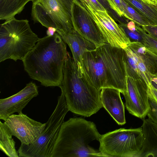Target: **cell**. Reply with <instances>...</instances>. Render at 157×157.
Returning a JSON list of instances; mask_svg holds the SVG:
<instances>
[{
    "mask_svg": "<svg viewBox=\"0 0 157 157\" xmlns=\"http://www.w3.org/2000/svg\"><path fill=\"white\" fill-rule=\"evenodd\" d=\"M127 27L128 29L132 31H136V24L133 21H131L128 22L126 24Z\"/></svg>",
    "mask_w": 157,
    "mask_h": 157,
    "instance_id": "f1b7e54d",
    "label": "cell"
},
{
    "mask_svg": "<svg viewBox=\"0 0 157 157\" xmlns=\"http://www.w3.org/2000/svg\"><path fill=\"white\" fill-rule=\"evenodd\" d=\"M82 4L91 14L106 43L123 49L130 44L131 42L123 29L116 22L107 10H96L85 2Z\"/></svg>",
    "mask_w": 157,
    "mask_h": 157,
    "instance_id": "9c48e42d",
    "label": "cell"
},
{
    "mask_svg": "<svg viewBox=\"0 0 157 157\" xmlns=\"http://www.w3.org/2000/svg\"><path fill=\"white\" fill-rule=\"evenodd\" d=\"M127 76V90L123 95L126 108L132 115L144 119L150 109L148 86L141 80Z\"/></svg>",
    "mask_w": 157,
    "mask_h": 157,
    "instance_id": "8fae6325",
    "label": "cell"
},
{
    "mask_svg": "<svg viewBox=\"0 0 157 157\" xmlns=\"http://www.w3.org/2000/svg\"><path fill=\"white\" fill-rule=\"evenodd\" d=\"M143 1L145 2H147L148 3H149V0H142Z\"/></svg>",
    "mask_w": 157,
    "mask_h": 157,
    "instance_id": "e575fe53",
    "label": "cell"
},
{
    "mask_svg": "<svg viewBox=\"0 0 157 157\" xmlns=\"http://www.w3.org/2000/svg\"><path fill=\"white\" fill-rule=\"evenodd\" d=\"M98 1L107 10L108 8L109 4L105 0H98Z\"/></svg>",
    "mask_w": 157,
    "mask_h": 157,
    "instance_id": "1f68e13d",
    "label": "cell"
},
{
    "mask_svg": "<svg viewBox=\"0 0 157 157\" xmlns=\"http://www.w3.org/2000/svg\"><path fill=\"white\" fill-rule=\"evenodd\" d=\"M46 33L47 36H52L56 32V29L53 27H50L48 28Z\"/></svg>",
    "mask_w": 157,
    "mask_h": 157,
    "instance_id": "f546056e",
    "label": "cell"
},
{
    "mask_svg": "<svg viewBox=\"0 0 157 157\" xmlns=\"http://www.w3.org/2000/svg\"><path fill=\"white\" fill-rule=\"evenodd\" d=\"M136 29L142 37V43L148 49L157 55V39L147 33L141 26L138 25L136 24Z\"/></svg>",
    "mask_w": 157,
    "mask_h": 157,
    "instance_id": "7402d4cb",
    "label": "cell"
},
{
    "mask_svg": "<svg viewBox=\"0 0 157 157\" xmlns=\"http://www.w3.org/2000/svg\"><path fill=\"white\" fill-rule=\"evenodd\" d=\"M143 139L141 127L121 128L101 135L99 151L106 157H137Z\"/></svg>",
    "mask_w": 157,
    "mask_h": 157,
    "instance_id": "ba28073f",
    "label": "cell"
},
{
    "mask_svg": "<svg viewBox=\"0 0 157 157\" xmlns=\"http://www.w3.org/2000/svg\"><path fill=\"white\" fill-rule=\"evenodd\" d=\"M124 10V17L141 26L151 25L148 21L124 0H121Z\"/></svg>",
    "mask_w": 157,
    "mask_h": 157,
    "instance_id": "44dd1931",
    "label": "cell"
},
{
    "mask_svg": "<svg viewBox=\"0 0 157 157\" xmlns=\"http://www.w3.org/2000/svg\"><path fill=\"white\" fill-rule=\"evenodd\" d=\"M101 135L93 122L71 118L62 123L51 157H106L89 145Z\"/></svg>",
    "mask_w": 157,
    "mask_h": 157,
    "instance_id": "3957f363",
    "label": "cell"
},
{
    "mask_svg": "<svg viewBox=\"0 0 157 157\" xmlns=\"http://www.w3.org/2000/svg\"><path fill=\"white\" fill-rule=\"evenodd\" d=\"M46 126L37 140L29 145L21 144L18 153L20 157H51L65 117L69 111L63 91Z\"/></svg>",
    "mask_w": 157,
    "mask_h": 157,
    "instance_id": "8992f818",
    "label": "cell"
},
{
    "mask_svg": "<svg viewBox=\"0 0 157 157\" xmlns=\"http://www.w3.org/2000/svg\"><path fill=\"white\" fill-rule=\"evenodd\" d=\"M38 95V87L30 82L16 94L0 100V119L5 121L14 113H22L23 109L34 98Z\"/></svg>",
    "mask_w": 157,
    "mask_h": 157,
    "instance_id": "4fadbf2b",
    "label": "cell"
},
{
    "mask_svg": "<svg viewBox=\"0 0 157 157\" xmlns=\"http://www.w3.org/2000/svg\"><path fill=\"white\" fill-rule=\"evenodd\" d=\"M141 27L146 33L157 39V26L146 25Z\"/></svg>",
    "mask_w": 157,
    "mask_h": 157,
    "instance_id": "484cf974",
    "label": "cell"
},
{
    "mask_svg": "<svg viewBox=\"0 0 157 157\" xmlns=\"http://www.w3.org/2000/svg\"><path fill=\"white\" fill-rule=\"evenodd\" d=\"M82 4L85 2L87 3H89L90 2L89 0H79Z\"/></svg>",
    "mask_w": 157,
    "mask_h": 157,
    "instance_id": "836d02e7",
    "label": "cell"
},
{
    "mask_svg": "<svg viewBox=\"0 0 157 157\" xmlns=\"http://www.w3.org/2000/svg\"><path fill=\"white\" fill-rule=\"evenodd\" d=\"M73 0H36L31 15L34 23L56 28L61 36L74 30L72 21Z\"/></svg>",
    "mask_w": 157,
    "mask_h": 157,
    "instance_id": "52a82bcc",
    "label": "cell"
},
{
    "mask_svg": "<svg viewBox=\"0 0 157 157\" xmlns=\"http://www.w3.org/2000/svg\"><path fill=\"white\" fill-rule=\"evenodd\" d=\"M118 89L105 88L101 91V99L103 107L116 122L120 125L126 123L124 106Z\"/></svg>",
    "mask_w": 157,
    "mask_h": 157,
    "instance_id": "5bb4252c",
    "label": "cell"
},
{
    "mask_svg": "<svg viewBox=\"0 0 157 157\" xmlns=\"http://www.w3.org/2000/svg\"><path fill=\"white\" fill-rule=\"evenodd\" d=\"M148 96L150 109L147 116L148 118L157 124V103L149 93Z\"/></svg>",
    "mask_w": 157,
    "mask_h": 157,
    "instance_id": "d4e9b609",
    "label": "cell"
},
{
    "mask_svg": "<svg viewBox=\"0 0 157 157\" xmlns=\"http://www.w3.org/2000/svg\"><path fill=\"white\" fill-rule=\"evenodd\" d=\"M59 87L63 93L69 111L74 113L89 117L103 107L101 90L90 84L78 71L76 63L68 52Z\"/></svg>",
    "mask_w": 157,
    "mask_h": 157,
    "instance_id": "277c9868",
    "label": "cell"
},
{
    "mask_svg": "<svg viewBox=\"0 0 157 157\" xmlns=\"http://www.w3.org/2000/svg\"><path fill=\"white\" fill-rule=\"evenodd\" d=\"M128 46L141 58L154 76L157 75V55L141 42H131Z\"/></svg>",
    "mask_w": 157,
    "mask_h": 157,
    "instance_id": "e0dca14e",
    "label": "cell"
},
{
    "mask_svg": "<svg viewBox=\"0 0 157 157\" xmlns=\"http://www.w3.org/2000/svg\"><path fill=\"white\" fill-rule=\"evenodd\" d=\"M61 36L69 46L72 58L77 65L80 63L82 57L85 52L94 49L97 47L75 30Z\"/></svg>",
    "mask_w": 157,
    "mask_h": 157,
    "instance_id": "2e32d148",
    "label": "cell"
},
{
    "mask_svg": "<svg viewBox=\"0 0 157 157\" xmlns=\"http://www.w3.org/2000/svg\"><path fill=\"white\" fill-rule=\"evenodd\" d=\"M39 39L27 20L14 17L6 21L0 27V62L9 59L22 60Z\"/></svg>",
    "mask_w": 157,
    "mask_h": 157,
    "instance_id": "5b68a950",
    "label": "cell"
},
{
    "mask_svg": "<svg viewBox=\"0 0 157 157\" xmlns=\"http://www.w3.org/2000/svg\"><path fill=\"white\" fill-rule=\"evenodd\" d=\"M148 93L157 103V89L152 84L148 86Z\"/></svg>",
    "mask_w": 157,
    "mask_h": 157,
    "instance_id": "83f0119b",
    "label": "cell"
},
{
    "mask_svg": "<svg viewBox=\"0 0 157 157\" xmlns=\"http://www.w3.org/2000/svg\"><path fill=\"white\" fill-rule=\"evenodd\" d=\"M77 65L78 71L98 90L112 88L118 89L123 95L126 92L127 76L124 49L105 43L85 52Z\"/></svg>",
    "mask_w": 157,
    "mask_h": 157,
    "instance_id": "6da1fadb",
    "label": "cell"
},
{
    "mask_svg": "<svg viewBox=\"0 0 157 157\" xmlns=\"http://www.w3.org/2000/svg\"><path fill=\"white\" fill-rule=\"evenodd\" d=\"M109 7L113 10L119 17H124V10L121 0H105Z\"/></svg>",
    "mask_w": 157,
    "mask_h": 157,
    "instance_id": "cb8c5ba5",
    "label": "cell"
},
{
    "mask_svg": "<svg viewBox=\"0 0 157 157\" xmlns=\"http://www.w3.org/2000/svg\"><path fill=\"white\" fill-rule=\"evenodd\" d=\"M149 4L157 6V0H148Z\"/></svg>",
    "mask_w": 157,
    "mask_h": 157,
    "instance_id": "d6a6232c",
    "label": "cell"
},
{
    "mask_svg": "<svg viewBox=\"0 0 157 157\" xmlns=\"http://www.w3.org/2000/svg\"><path fill=\"white\" fill-rule=\"evenodd\" d=\"M141 127L143 142L137 157H157V124L149 118H144Z\"/></svg>",
    "mask_w": 157,
    "mask_h": 157,
    "instance_id": "9a60e30c",
    "label": "cell"
},
{
    "mask_svg": "<svg viewBox=\"0 0 157 157\" xmlns=\"http://www.w3.org/2000/svg\"><path fill=\"white\" fill-rule=\"evenodd\" d=\"M71 16L74 29L81 36L96 47L106 43L91 14L79 0H73Z\"/></svg>",
    "mask_w": 157,
    "mask_h": 157,
    "instance_id": "30bf717a",
    "label": "cell"
},
{
    "mask_svg": "<svg viewBox=\"0 0 157 157\" xmlns=\"http://www.w3.org/2000/svg\"><path fill=\"white\" fill-rule=\"evenodd\" d=\"M36 0H0V19L6 21L20 13L29 2Z\"/></svg>",
    "mask_w": 157,
    "mask_h": 157,
    "instance_id": "ac0fdd59",
    "label": "cell"
},
{
    "mask_svg": "<svg viewBox=\"0 0 157 157\" xmlns=\"http://www.w3.org/2000/svg\"><path fill=\"white\" fill-rule=\"evenodd\" d=\"M67 53L66 43L57 32L47 35L39 38L22 60L24 69L31 78L41 85L59 87Z\"/></svg>",
    "mask_w": 157,
    "mask_h": 157,
    "instance_id": "7a4b0ae2",
    "label": "cell"
},
{
    "mask_svg": "<svg viewBox=\"0 0 157 157\" xmlns=\"http://www.w3.org/2000/svg\"><path fill=\"white\" fill-rule=\"evenodd\" d=\"M145 17L151 25L157 26V6L142 0H124Z\"/></svg>",
    "mask_w": 157,
    "mask_h": 157,
    "instance_id": "d6986e66",
    "label": "cell"
},
{
    "mask_svg": "<svg viewBox=\"0 0 157 157\" xmlns=\"http://www.w3.org/2000/svg\"><path fill=\"white\" fill-rule=\"evenodd\" d=\"M151 84L157 89V75L154 76L151 78Z\"/></svg>",
    "mask_w": 157,
    "mask_h": 157,
    "instance_id": "4dcf8cb0",
    "label": "cell"
},
{
    "mask_svg": "<svg viewBox=\"0 0 157 157\" xmlns=\"http://www.w3.org/2000/svg\"><path fill=\"white\" fill-rule=\"evenodd\" d=\"M119 22L120 24L119 25L123 29L131 42H142V37L136 30V31L130 30L128 28L126 24L122 22Z\"/></svg>",
    "mask_w": 157,
    "mask_h": 157,
    "instance_id": "603a6c76",
    "label": "cell"
},
{
    "mask_svg": "<svg viewBox=\"0 0 157 157\" xmlns=\"http://www.w3.org/2000/svg\"><path fill=\"white\" fill-rule=\"evenodd\" d=\"M4 123L21 144L28 145L36 141L46 126V123L36 121L22 113L11 115Z\"/></svg>",
    "mask_w": 157,
    "mask_h": 157,
    "instance_id": "7c38bea8",
    "label": "cell"
},
{
    "mask_svg": "<svg viewBox=\"0 0 157 157\" xmlns=\"http://www.w3.org/2000/svg\"><path fill=\"white\" fill-rule=\"evenodd\" d=\"M11 132L5 123L0 122V149L9 157H19L15 148V142Z\"/></svg>",
    "mask_w": 157,
    "mask_h": 157,
    "instance_id": "ffe728a7",
    "label": "cell"
},
{
    "mask_svg": "<svg viewBox=\"0 0 157 157\" xmlns=\"http://www.w3.org/2000/svg\"><path fill=\"white\" fill-rule=\"evenodd\" d=\"M89 1L90 3L88 4L95 9L101 11L107 10L98 0H89Z\"/></svg>",
    "mask_w": 157,
    "mask_h": 157,
    "instance_id": "4316f807",
    "label": "cell"
}]
</instances>
